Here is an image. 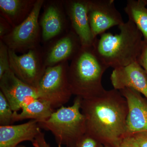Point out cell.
Instances as JSON below:
<instances>
[{"mask_svg": "<svg viewBox=\"0 0 147 147\" xmlns=\"http://www.w3.org/2000/svg\"><path fill=\"white\" fill-rule=\"evenodd\" d=\"M81 111L86 121V134L104 146L118 147L126 135L128 106L119 91L105 90L102 94L82 99Z\"/></svg>", "mask_w": 147, "mask_h": 147, "instance_id": "obj_1", "label": "cell"}, {"mask_svg": "<svg viewBox=\"0 0 147 147\" xmlns=\"http://www.w3.org/2000/svg\"><path fill=\"white\" fill-rule=\"evenodd\" d=\"M118 27L119 33H104L95 39L92 46L108 68L122 67L137 61L144 44L142 33L132 21L128 20Z\"/></svg>", "mask_w": 147, "mask_h": 147, "instance_id": "obj_2", "label": "cell"}, {"mask_svg": "<svg viewBox=\"0 0 147 147\" xmlns=\"http://www.w3.org/2000/svg\"><path fill=\"white\" fill-rule=\"evenodd\" d=\"M108 68L95 53L92 46L82 47L69 65L68 77L72 95L83 99L102 94V76Z\"/></svg>", "mask_w": 147, "mask_h": 147, "instance_id": "obj_3", "label": "cell"}, {"mask_svg": "<svg viewBox=\"0 0 147 147\" xmlns=\"http://www.w3.org/2000/svg\"><path fill=\"white\" fill-rule=\"evenodd\" d=\"M82 100L76 96L71 106H62L46 121L38 122L40 128L52 132L58 147H78L86 134V119L81 111Z\"/></svg>", "mask_w": 147, "mask_h": 147, "instance_id": "obj_4", "label": "cell"}, {"mask_svg": "<svg viewBox=\"0 0 147 147\" xmlns=\"http://www.w3.org/2000/svg\"><path fill=\"white\" fill-rule=\"evenodd\" d=\"M68 61L48 67L36 88L39 100L54 110L67 103L72 95L69 82Z\"/></svg>", "mask_w": 147, "mask_h": 147, "instance_id": "obj_5", "label": "cell"}, {"mask_svg": "<svg viewBox=\"0 0 147 147\" xmlns=\"http://www.w3.org/2000/svg\"><path fill=\"white\" fill-rule=\"evenodd\" d=\"M45 1L36 0L26 19L1 39L9 49L16 53L29 51L39 47L41 34L38 18Z\"/></svg>", "mask_w": 147, "mask_h": 147, "instance_id": "obj_6", "label": "cell"}, {"mask_svg": "<svg viewBox=\"0 0 147 147\" xmlns=\"http://www.w3.org/2000/svg\"><path fill=\"white\" fill-rule=\"evenodd\" d=\"M9 56L10 69L14 75L25 84L36 88L47 68L41 48L39 46L21 55L9 49Z\"/></svg>", "mask_w": 147, "mask_h": 147, "instance_id": "obj_7", "label": "cell"}, {"mask_svg": "<svg viewBox=\"0 0 147 147\" xmlns=\"http://www.w3.org/2000/svg\"><path fill=\"white\" fill-rule=\"evenodd\" d=\"M88 18L93 38L124 22L114 0H89Z\"/></svg>", "mask_w": 147, "mask_h": 147, "instance_id": "obj_8", "label": "cell"}, {"mask_svg": "<svg viewBox=\"0 0 147 147\" xmlns=\"http://www.w3.org/2000/svg\"><path fill=\"white\" fill-rule=\"evenodd\" d=\"M0 89L13 112L32 100L39 99L36 88L22 82L10 69L0 78Z\"/></svg>", "mask_w": 147, "mask_h": 147, "instance_id": "obj_9", "label": "cell"}, {"mask_svg": "<svg viewBox=\"0 0 147 147\" xmlns=\"http://www.w3.org/2000/svg\"><path fill=\"white\" fill-rule=\"evenodd\" d=\"M63 3L71 30L79 37L82 47H92L95 39L89 21V0H69Z\"/></svg>", "mask_w": 147, "mask_h": 147, "instance_id": "obj_10", "label": "cell"}, {"mask_svg": "<svg viewBox=\"0 0 147 147\" xmlns=\"http://www.w3.org/2000/svg\"><path fill=\"white\" fill-rule=\"evenodd\" d=\"M119 91L126 99L128 106L126 135L147 131V99L132 89L127 88Z\"/></svg>", "mask_w": 147, "mask_h": 147, "instance_id": "obj_11", "label": "cell"}, {"mask_svg": "<svg viewBox=\"0 0 147 147\" xmlns=\"http://www.w3.org/2000/svg\"><path fill=\"white\" fill-rule=\"evenodd\" d=\"M115 89L131 88L143 94L147 100V75L136 61L125 66L114 69L110 77Z\"/></svg>", "mask_w": 147, "mask_h": 147, "instance_id": "obj_12", "label": "cell"}, {"mask_svg": "<svg viewBox=\"0 0 147 147\" xmlns=\"http://www.w3.org/2000/svg\"><path fill=\"white\" fill-rule=\"evenodd\" d=\"M79 37L71 30L55 41L44 52L46 67L72 60L82 48Z\"/></svg>", "mask_w": 147, "mask_h": 147, "instance_id": "obj_13", "label": "cell"}, {"mask_svg": "<svg viewBox=\"0 0 147 147\" xmlns=\"http://www.w3.org/2000/svg\"><path fill=\"white\" fill-rule=\"evenodd\" d=\"M63 2L51 1L45 6L39 22L41 37L47 42L65 30L67 21L64 12Z\"/></svg>", "mask_w": 147, "mask_h": 147, "instance_id": "obj_14", "label": "cell"}, {"mask_svg": "<svg viewBox=\"0 0 147 147\" xmlns=\"http://www.w3.org/2000/svg\"><path fill=\"white\" fill-rule=\"evenodd\" d=\"M40 131L34 120L16 125H0V147H16L25 141L33 143Z\"/></svg>", "mask_w": 147, "mask_h": 147, "instance_id": "obj_15", "label": "cell"}, {"mask_svg": "<svg viewBox=\"0 0 147 147\" xmlns=\"http://www.w3.org/2000/svg\"><path fill=\"white\" fill-rule=\"evenodd\" d=\"M36 0H0L1 16L14 28L26 19Z\"/></svg>", "mask_w": 147, "mask_h": 147, "instance_id": "obj_16", "label": "cell"}, {"mask_svg": "<svg viewBox=\"0 0 147 147\" xmlns=\"http://www.w3.org/2000/svg\"><path fill=\"white\" fill-rule=\"evenodd\" d=\"M21 113L13 112V123L30 119L38 123L44 121L50 118L55 111L50 105L38 99H35L24 104Z\"/></svg>", "mask_w": 147, "mask_h": 147, "instance_id": "obj_17", "label": "cell"}, {"mask_svg": "<svg viewBox=\"0 0 147 147\" xmlns=\"http://www.w3.org/2000/svg\"><path fill=\"white\" fill-rule=\"evenodd\" d=\"M147 0H128L124 8L129 20L132 21L142 33L147 44Z\"/></svg>", "mask_w": 147, "mask_h": 147, "instance_id": "obj_18", "label": "cell"}, {"mask_svg": "<svg viewBox=\"0 0 147 147\" xmlns=\"http://www.w3.org/2000/svg\"><path fill=\"white\" fill-rule=\"evenodd\" d=\"M13 113L8 101L0 91V125H11Z\"/></svg>", "mask_w": 147, "mask_h": 147, "instance_id": "obj_19", "label": "cell"}, {"mask_svg": "<svg viewBox=\"0 0 147 147\" xmlns=\"http://www.w3.org/2000/svg\"><path fill=\"white\" fill-rule=\"evenodd\" d=\"M9 49L6 45L0 40V78L7 71L10 70Z\"/></svg>", "mask_w": 147, "mask_h": 147, "instance_id": "obj_20", "label": "cell"}, {"mask_svg": "<svg viewBox=\"0 0 147 147\" xmlns=\"http://www.w3.org/2000/svg\"><path fill=\"white\" fill-rule=\"evenodd\" d=\"M102 144L99 142L88 135L86 134L82 137L79 142L78 147H104Z\"/></svg>", "mask_w": 147, "mask_h": 147, "instance_id": "obj_21", "label": "cell"}, {"mask_svg": "<svg viewBox=\"0 0 147 147\" xmlns=\"http://www.w3.org/2000/svg\"><path fill=\"white\" fill-rule=\"evenodd\" d=\"M118 147H139L134 135H126L122 139Z\"/></svg>", "mask_w": 147, "mask_h": 147, "instance_id": "obj_22", "label": "cell"}, {"mask_svg": "<svg viewBox=\"0 0 147 147\" xmlns=\"http://www.w3.org/2000/svg\"><path fill=\"white\" fill-rule=\"evenodd\" d=\"M13 28L11 26L8 21L5 20L3 17L1 16L0 17V38L2 39L13 30Z\"/></svg>", "mask_w": 147, "mask_h": 147, "instance_id": "obj_23", "label": "cell"}, {"mask_svg": "<svg viewBox=\"0 0 147 147\" xmlns=\"http://www.w3.org/2000/svg\"><path fill=\"white\" fill-rule=\"evenodd\" d=\"M137 61L146 71L147 75V44L144 42Z\"/></svg>", "mask_w": 147, "mask_h": 147, "instance_id": "obj_24", "label": "cell"}, {"mask_svg": "<svg viewBox=\"0 0 147 147\" xmlns=\"http://www.w3.org/2000/svg\"><path fill=\"white\" fill-rule=\"evenodd\" d=\"M139 147H147V131L134 134Z\"/></svg>", "mask_w": 147, "mask_h": 147, "instance_id": "obj_25", "label": "cell"}, {"mask_svg": "<svg viewBox=\"0 0 147 147\" xmlns=\"http://www.w3.org/2000/svg\"><path fill=\"white\" fill-rule=\"evenodd\" d=\"M35 140L38 143L40 147H50V145L45 140V134L41 131L40 132Z\"/></svg>", "mask_w": 147, "mask_h": 147, "instance_id": "obj_26", "label": "cell"}, {"mask_svg": "<svg viewBox=\"0 0 147 147\" xmlns=\"http://www.w3.org/2000/svg\"><path fill=\"white\" fill-rule=\"evenodd\" d=\"M32 144L33 146L34 147H40L39 144L37 142L36 140H35L34 142L32 143Z\"/></svg>", "mask_w": 147, "mask_h": 147, "instance_id": "obj_27", "label": "cell"}, {"mask_svg": "<svg viewBox=\"0 0 147 147\" xmlns=\"http://www.w3.org/2000/svg\"><path fill=\"white\" fill-rule=\"evenodd\" d=\"M16 147H26V146H24V145H19L18 146H17Z\"/></svg>", "mask_w": 147, "mask_h": 147, "instance_id": "obj_28", "label": "cell"}, {"mask_svg": "<svg viewBox=\"0 0 147 147\" xmlns=\"http://www.w3.org/2000/svg\"><path fill=\"white\" fill-rule=\"evenodd\" d=\"M104 147H111L109 146H104Z\"/></svg>", "mask_w": 147, "mask_h": 147, "instance_id": "obj_29", "label": "cell"}]
</instances>
